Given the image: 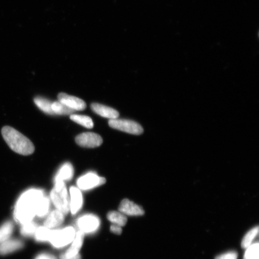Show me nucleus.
<instances>
[{
  "label": "nucleus",
  "mask_w": 259,
  "mask_h": 259,
  "mask_svg": "<svg viewBox=\"0 0 259 259\" xmlns=\"http://www.w3.org/2000/svg\"><path fill=\"white\" fill-rule=\"evenodd\" d=\"M23 225V227H21V233L22 235L26 236H30L35 235L36 230L38 228L37 224L33 223L32 221Z\"/></svg>",
  "instance_id": "nucleus-26"
},
{
  "label": "nucleus",
  "mask_w": 259,
  "mask_h": 259,
  "mask_svg": "<svg viewBox=\"0 0 259 259\" xmlns=\"http://www.w3.org/2000/svg\"><path fill=\"white\" fill-rule=\"evenodd\" d=\"M51 107L55 115H72L75 112V110L70 109L59 101L52 102Z\"/></svg>",
  "instance_id": "nucleus-20"
},
{
  "label": "nucleus",
  "mask_w": 259,
  "mask_h": 259,
  "mask_svg": "<svg viewBox=\"0 0 259 259\" xmlns=\"http://www.w3.org/2000/svg\"><path fill=\"white\" fill-rule=\"evenodd\" d=\"M99 220L95 216L88 215L80 218L78 221V226L81 232L90 233L94 232L99 226Z\"/></svg>",
  "instance_id": "nucleus-9"
},
{
  "label": "nucleus",
  "mask_w": 259,
  "mask_h": 259,
  "mask_svg": "<svg viewBox=\"0 0 259 259\" xmlns=\"http://www.w3.org/2000/svg\"><path fill=\"white\" fill-rule=\"evenodd\" d=\"M75 235V230L72 227L61 230H53L51 239L49 241L55 247H63L72 242Z\"/></svg>",
  "instance_id": "nucleus-5"
},
{
  "label": "nucleus",
  "mask_w": 259,
  "mask_h": 259,
  "mask_svg": "<svg viewBox=\"0 0 259 259\" xmlns=\"http://www.w3.org/2000/svg\"><path fill=\"white\" fill-rule=\"evenodd\" d=\"M35 259H57V258L50 254H42L38 255Z\"/></svg>",
  "instance_id": "nucleus-29"
},
{
  "label": "nucleus",
  "mask_w": 259,
  "mask_h": 259,
  "mask_svg": "<svg viewBox=\"0 0 259 259\" xmlns=\"http://www.w3.org/2000/svg\"><path fill=\"white\" fill-rule=\"evenodd\" d=\"M106 179L99 177L96 174L89 173L78 179L77 184L80 189L88 190L106 183Z\"/></svg>",
  "instance_id": "nucleus-7"
},
{
  "label": "nucleus",
  "mask_w": 259,
  "mask_h": 259,
  "mask_svg": "<svg viewBox=\"0 0 259 259\" xmlns=\"http://www.w3.org/2000/svg\"><path fill=\"white\" fill-rule=\"evenodd\" d=\"M73 173L72 165L70 163H66L60 169L55 177V181L70 180L73 177Z\"/></svg>",
  "instance_id": "nucleus-16"
},
{
  "label": "nucleus",
  "mask_w": 259,
  "mask_h": 259,
  "mask_svg": "<svg viewBox=\"0 0 259 259\" xmlns=\"http://www.w3.org/2000/svg\"><path fill=\"white\" fill-rule=\"evenodd\" d=\"M60 259H81V255L79 254L74 255L72 257H67L66 255L64 254H61L60 255Z\"/></svg>",
  "instance_id": "nucleus-30"
},
{
  "label": "nucleus",
  "mask_w": 259,
  "mask_h": 259,
  "mask_svg": "<svg viewBox=\"0 0 259 259\" xmlns=\"http://www.w3.org/2000/svg\"><path fill=\"white\" fill-rule=\"evenodd\" d=\"M51 197L58 210L64 215L67 214L70 211V202L64 181H55V187L51 191Z\"/></svg>",
  "instance_id": "nucleus-3"
},
{
  "label": "nucleus",
  "mask_w": 259,
  "mask_h": 259,
  "mask_svg": "<svg viewBox=\"0 0 259 259\" xmlns=\"http://www.w3.org/2000/svg\"><path fill=\"white\" fill-rule=\"evenodd\" d=\"M58 100L64 105L75 111L84 110L86 107L85 101L81 98L63 93V92L58 94Z\"/></svg>",
  "instance_id": "nucleus-8"
},
{
  "label": "nucleus",
  "mask_w": 259,
  "mask_h": 259,
  "mask_svg": "<svg viewBox=\"0 0 259 259\" xmlns=\"http://www.w3.org/2000/svg\"><path fill=\"white\" fill-rule=\"evenodd\" d=\"M77 144L84 148H96L103 143V139L94 133L86 132L77 136L75 138Z\"/></svg>",
  "instance_id": "nucleus-6"
},
{
  "label": "nucleus",
  "mask_w": 259,
  "mask_h": 259,
  "mask_svg": "<svg viewBox=\"0 0 259 259\" xmlns=\"http://www.w3.org/2000/svg\"><path fill=\"white\" fill-rule=\"evenodd\" d=\"M237 256L238 255H237V252L232 251L217 255L215 259H237Z\"/></svg>",
  "instance_id": "nucleus-27"
},
{
  "label": "nucleus",
  "mask_w": 259,
  "mask_h": 259,
  "mask_svg": "<svg viewBox=\"0 0 259 259\" xmlns=\"http://www.w3.org/2000/svg\"><path fill=\"white\" fill-rule=\"evenodd\" d=\"M64 220V215L59 210H54L49 215L44 223V227L52 229L60 226Z\"/></svg>",
  "instance_id": "nucleus-14"
},
{
  "label": "nucleus",
  "mask_w": 259,
  "mask_h": 259,
  "mask_svg": "<svg viewBox=\"0 0 259 259\" xmlns=\"http://www.w3.org/2000/svg\"><path fill=\"white\" fill-rule=\"evenodd\" d=\"M2 134L6 143L14 152L23 156H29L35 152V147L32 142L16 129L5 126L2 128Z\"/></svg>",
  "instance_id": "nucleus-2"
},
{
  "label": "nucleus",
  "mask_w": 259,
  "mask_h": 259,
  "mask_svg": "<svg viewBox=\"0 0 259 259\" xmlns=\"http://www.w3.org/2000/svg\"><path fill=\"white\" fill-rule=\"evenodd\" d=\"M84 233L79 231L76 233L75 238L73 239L72 245L68 249V250L64 254L67 257H72L74 255L79 254V251L81 249L83 242H84Z\"/></svg>",
  "instance_id": "nucleus-15"
},
{
  "label": "nucleus",
  "mask_w": 259,
  "mask_h": 259,
  "mask_svg": "<svg viewBox=\"0 0 259 259\" xmlns=\"http://www.w3.org/2000/svg\"><path fill=\"white\" fill-rule=\"evenodd\" d=\"M70 118L77 124L84 126L85 128H92L94 127V123L90 117L81 115H70Z\"/></svg>",
  "instance_id": "nucleus-21"
},
{
  "label": "nucleus",
  "mask_w": 259,
  "mask_h": 259,
  "mask_svg": "<svg viewBox=\"0 0 259 259\" xmlns=\"http://www.w3.org/2000/svg\"><path fill=\"white\" fill-rule=\"evenodd\" d=\"M91 108L94 112L104 118L112 119L118 118L119 117L118 111L103 104L93 103L91 104Z\"/></svg>",
  "instance_id": "nucleus-11"
},
{
  "label": "nucleus",
  "mask_w": 259,
  "mask_h": 259,
  "mask_svg": "<svg viewBox=\"0 0 259 259\" xmlns=\"http://www.w3.org/2000/svg\"><path fill=\"white\" fill-rule=\"evenodd\" d=\"M109 125L111 128L132 135H140L144 132L143 127L139 123L132 120L117 118L110 119Z\"/></svg>",
  "instance_id": "nucleus-4"
},
{
  "label": "nucleus",
  "mask_w": 259,
  "mask_h": 259,
  "mask_svg": "<svg viewBox=\"0 0 259 259\" xmlns=\"http://www.w3.org/2000/svg\"><path fill=\"white\" fill-rule=\"evenodd\" d=\"M49 209V200L45 196L43 197L37 210V215L40 217H45L48 214Z\"/></svg>",
  "instance_id": "nucleus-25"
},
{
  "label": "nucleus",
  "mask_w": 259,
  "mask_h": 259,
  "mask_svg": "<svg viewBox=\"0 0 259 259\" xmlns=\"http://www.w3.org/2000/svg\"><path fill=\"white\" fill-rule=\"evenodd\" d=\"M108 220L119 226H124L127 222V218L121 212L110 211L107 215Z\"/></svg>",
  "instance_id": "nucleus-18"
},
{
  "label": "nucleus",
  "mask_w": 259,
  "mask_h": 259,
  "mask_svg": "<svg viewBox=\"0 0 259 259\" xmlns=\"http://www.w3.org/2000/svg\"><path fill=\"white\" fill-rule=\"evenodd\" d=\"M111 232L113 233L116 234V235H121L122 233V229L121 227L118 226V225H112L110 227Z\"/></svg>",
  "instance_id": "nucleus-28"
},
{
  "label": "nucleus",
  "mask_w": 259,
  "mask_h": 259,
  "mask_svg": "<svg viewBox=\"0 0 259 259\" xmlns=\"http://www.w3.org/2000/svg\"><path fill=\"white\" fill-rule=\"evenodd\" d=\"M14 224L11 221L6 222L0 226V243L10 239L13 233Z\"/></svg>",
  "instance_id": "nucleus-19"
},
{
  "label": "nucleus",
  "mask_w": 259,
  "mask_h": 259,
  "mask_svg": "<svg viewBox=\"0 0 259 259\" xmlns=\"http://www.w3.org/2000/svg\"><path fill=\"white\" fill-rule=\"evenodd\" d=\"M70 209L72 214H75L81 209L83 198L81 191L78 188L72 187L70 189Z\"/></svg>",
  "instance_id": "nucleus-12"
},
{
  "label": "nucleus",
  "mask_w": 259,
  "mask_h": 259,
  "mask_svg": "<svg viewBox=\"0 0 259 259\" xmlns=\"http://www.w3.org/2000/svg\"><path fill=\"white\" fill-rule=\"evenodd\" d=\"M53 230L45 227H38L35 233L36 239L38 241H49Z\"/></svg>",
  "instance_id": "nucleus-22"
},
{
  "label": "nucleus",
  "mask_w": 259,
  "mask_h": 259,
  "mask_svg": "<svg viewBox=\"0 0 259 259\" xmlns=\"http://www.w3.org/2000/svg\"><path fill=\"white\" fill-rule=\"evenodd\" d=\"M258 233V226L252 228V229L249 230L248 232L245 234V235L242 240V248L245 249L246 248L248 247L249 245L252 244V240L257 236Z\"/></svg>",
  "instance_id": "nucleus-23"
},
{
  "label": "nucleus",
  "mask_w": 259,
  "mask_h": 259,
  "mask_svg": "<svg viewBox=\"0 0 259 259\" xmlns=\"http://www.w3.org/2000/svg\"><path fill=\"white\" fill-rule=\"evenodd\" d=\"M24 243L20 240L9 239L0 243V254L7 255L23 248Z\"/></svg>",
  "instance_id": "nucleus-13"
},
{
  "label": "nucleus",
  "mask_w": 259,
  "mask_h": 259,
  "mask_svg": "<svg viewBox=\"0 0 259 259\" xmlns=\"http://www.w3.org/2000/svg\"><path fill=\"white\" fill-rule=\"evenodd\" d=\"M34 101H35V103L37 106H38L40 109L42 110L43 112L51 115H55L51 107L52 101L46 99L45 98L41 97H36Z\"/></svg>",
  "instance_id": "nucleus-17"
},
{
  "label": "nucleus",
  "mask_w": 259,
  "mask_h": 259,
  "mask_svg": "<svg viewBox=\"0 0 259 259\" xmlns=\"http://www.w3.org/2000/svg\"><path fill=\"white\" fill-rule=\"evenodd\" d=\"M44 193L39 190H30L22 195L17 202L15 217L22 224L32 221L37 214L40 202Z\"/></svg>",
  "instance_id": "nucleus-1"
},
{
  "label": "nucleus",
  "mask_w": 259,
  "mask_h": 259,
  "mask_svg": "<svg viewBox=\"0 0 259 259\" xmlns=\"http://www.w3.org/2000/svg\"><path fill=\"white\" fill-rule=\"evenodd\" d=\"M119 211L125 215L141 216L145 214V211L141 206L127 199L122 200Z\"/></svg>",
  "instance_id": "nucleus-10"
},
{
  "label": "nucleus",
  "mask_w": 259,
  "mask_h": 259,
  "mask_svg": "<svg viewBox=\"0 0 259 259\" xmlns=\"http://www.w3.org/2000/svg\"><path fill=\"white\" fill-rule=\"evenodd\" d=\"M243 259H259V244L258 242L252 243L245 249Z\"/></svg>",
  "instance_id": "nucleus-24"
}]
</instances>
